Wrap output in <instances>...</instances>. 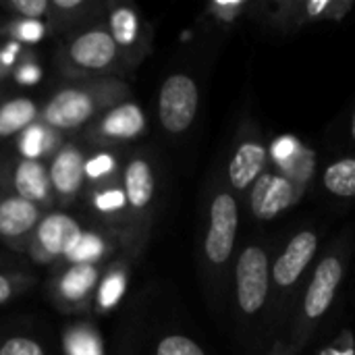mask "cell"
<instances>
[{
    "label": "cell",
    "instance_id": "obj_2",
    "mask_svg": "<svg viewBox=\"0 0 355 355\" xmlns=\"http://www.w3.org/2000/svg\"><path fill=\"white\" fill-rule=\"evenodd\" d=\"M239 235V198L229 189L227 183L216 181L210 187L202 231V268L208 287L218 295L227 272L237 256Z\"/></svg>",
    "mask_w": 355,
    "mask_h": 355
},
{
    "label": "cell",
    "instance_id": "obj_31",
    "mask_svg": "<svg viewBox=\"0 0 355 355\" xmlns=\"http://www.w3.org/2000/svg\"><path fill=\"white\" fill-rule=\"evenodd\" d=\"M48 23L40 21V19H12L6 27V35H10V40L19 42L21 46L25 44H37L46 37L48 33Z\"/></svg>",
    "mask_w": 355,
    "mask_h": 355
},
{
    "label": "cell",
    "instance_id": "obj_10",
    "mask_svg": "<svg viewBox=\"0 0 355 355\" xmlns=\"http://www.w3.org/2000/svg\"><path fill=\"white\" fill-rule=\"evenodd\" d=\"M156 110H158V123L164 133L173 137L185 135L196 123L200 110L198 81L183 71L166 75L158 89Z\"/></svg>",
    "mask_w": 355,
    "mask_h": 355
},
{
    "label": "cell",
    "instance_id": "obj_21",
    "mask_svg": "<svg viewBox=\"0 0 355 355\" xmlns=\"http://www.w3.org/2000/svg\"><path fill=\"white\" fill-rule=\"evenodd\" d=\"M129 264H131V256L114 258L108 264H104L92 300V310L96 316H108L121 306L129 287V270H131Z\"/></svg>",
    "mask_w": 355,
    "mask_h": 355
},
{
    "label": "cell",
    "instance_id": "obj_18",
    "mask_svg": "<svg viewBox=\"0 0 355 355\" xmlns=\"http://www.w3.org/2000/svg\"><path fill=\"white\" fill-rule=\"evenodd\" d=\"M44 214L46 212L35 204L10 191L4 193L0 198V239L17 248L19 252H25Z\"/></svg>",
    "mask_w": 355,
    "mask_h": 355
},
{
    "label": "cell",
    "instance_id": "obj_22",
    "mask_svg": "<svg viewBox=\"0 0 355 355\" xmlns=\"http://www.w3.org/2000/svg\"><path fill=\"white\" fill-rule=\"evenodd\" d=\"M119 243H121V239L110 229H106L102 225L94 227V229H83V233L73 243V248L69 250V254L64 256V260L60 264L62 266H71V264L104 266L110 262L108 258L116 252Z\"/></svg>",
    "mask_w": 355,
    "mask_h": 355
},
{
    "label": "cell",
    "instance_id": "obj_14",
    "mask_svg": "<svg viewBox=\"0 0 355 355\" xmlns=\"http://www.w3.org/2000/svg\"><path fill=\"white\" fill-rule=\"evenodd\" d=\"M306 196L302 187L291 183L277 171H266L248 191V208L256 220H275Z\"/></svg>",
    "mask_w": 355,
    "mask_h": 355
},
{
    "label": "cell",
    "instance_id": "obj_19",
    "mask_svg": "<svg viewBox=\"0 0 355 355\" xmlns=\"http://www.w3.org/2000/svg\"><path fill=\"white\" fill-rule=\"evenodd\" d=\"M6 179H8L10 193L35 204L44 212H48L54 206V196H52L46 162L17 158L12 160Z\"/></svg>",
    "mask_w": 355,
    "mask_h": 355
},
{
    "label": "cell",
    "instance_id": "obj_29",
    "mask_svg": "<svg viewBox=\"0 0 355 355\" xmlns=\"http://www.w3.org/2000/svg\"><path fill=\"white\" fill-rule=\"evenodd\" d=\"M256 6L258 2H252V0H214V2H208L206 17L220 27H231L239 23L241 19L254 15Z\"/></svg>",
    "mask_w": 355,
    "mask_h": 355
},
{
    "label": "cell",
    "instance_id": "obj_17",
    "mask_svg": "<svg viewBox=\"0 0 355 355\" xmlns=\"http://www.w3.org/2000/svg\"><path fill=\"white\" fill-rule=\"evenodd\" d=\"M54 204L71 206L85 189V150L75 141H64L48 164Z\"/></svg>",
    "mask_w": 355,
    "mask_h": 355
},
{
    "label": "cell",
    "instance_id": "obj_30",
    "mask_svg": "<svg viewBox=\"0 0 355 355\" xmlns=\"http://www.w3.org/2000/svg\"><path fill=\"white\" fill-rule=\"evenodd\" d=\"M35 283V275L25 268L0 266V306L25 293Z\"/></svg>",
    "mask_w": 355,
    "mask_h": 355
},
{
    "label": "cell",
    "instance_id": "obj_38",
    "mask_svg": "<svg viewBox=\"0 0 355 355\" xmlns=\"http://www.w3.org/2000/svg\"><path fill=\"white\" fill-rule=\"evenodd\" d=\"M266 355H302V349L289 339H279Z\"/></svg>",
    "mask_w": 355,
    "mask_h": 355
},
{
    "label": "cell",
    "instance_id": "obj_11",
    "mask_svg": "<svg viewBox=\"0 0 355 355\" xmlns=\"http://www.w3.org/2000/svg\"><path fill=\"white\" fill-rule=\"evenodd\" d=\"M106 8V29L131 71L152 52V27L144 21L135 4L110 2Z\"/></svg>",
    "mask_w": 355,
    "mask_h": 355
},
{
    "label": "cell",
    "instance_id": "obj_37",
    "mask_svg": "<svg viewBox=\"0 0 355 355\" xmlns=\"http://www.w3.org/2000/svg\"><path fill=\"white\" fill-rule=\"evenodd\" d=\"M23 54V46L15 40H8L2 48H0V73L8 71L12 67L19 64V56Z\"/></svg>",
    "mask_w": 355,
    "mask_h": 355
},
{
    "label": "cell",
    "instance_id": "obj_9",
    "mask_svg": "<svg viewBox=\"0 0 355 355\" xmlns=\"http://www.w3.org/2000/svg\"><path fill=\"white\" fill-rule=\"evenodd\" d=\"M318 231L312 227L300 229L279 252V256L272 260L270 266V279H272V304L285 306L293 291L300 287L302 279L310 270L316 254H318Z\"/></svg>",
    "mask_w": 355,
    "mask_h": 355
},
{
    "label": "cell",
    "instance_id": "obj_13",
    "mask_svg": "<svg viewBox=\"0 0 355 355\" xmlns=\"http://www.w3.org/2000/svg\"><path fill=\"white\" fill-rule=\"evenodd\" d=\"M83 229L85 227L67 212H46L37 223L25 252H29L37 264H60Z\"/></svg>",
    "mask_w": 355,
    "mask_h": 355
},
{
    "label": "cell",
    "instance_id": "obj_35",
    "mask_svg": "<svg viewBox=\"0 0 355 355\" xmlns=\"http://www.w3.org/2000/svg\"><path fill=\"white\" fill-rule=\"evenodd\" d=\"M12 79L19 85H35L42 79V67L40 62H35L33 58L27 60H19V64L12 69Z\"/></svg>",
    "mask_w": 355,
    "mask_h": 355
},
{
    "label": "cell",
    "instance_id": "obj_16",
    "mask_svg": "<svg viewBox=\"0 0 355 355\" xmlns=\"http://www.w3.org/2000/svg\"><path fill=\"white\" fill-rule=\"evenodd\" d=\"M268 160L275 164L277 173L287 177L304 191H308L316 177L318 160L314 148L293 133H281L268 144Z\"/></svg>",
    "mask_w": 355,
    "mask_h": 355
},
{
    "label": "cell",
    "instance_id": "obj_8",
    "mask_svg": "<svg viewBox=\"0 0 355 355\" xmlns=\"http://www.w3.org/2000/svg\"><path fill=\"white\" fill-rule=\"evenodd\" d=\"M268 162V144L262 129L256 125L254 119H245L237 129L227 160L225 183L239 198L241 193L250 191V187L260 179L262 173H266Z\"/></svg>",
    "mask_w": 355,
    "mask_h": 355
},
{
    "label": "cell",
    "instance_id": "obj_28",
    "mask_svg": "<svg viewBox=\"0 0 355 355\" xmlns=\"http://www.w3.org/2000/svg\"><path fill=\"white\" fill-rule=\"evenodd\" d=\"M322 187L341 200L355 198V156H343L331 162L322 173Z\"/></svg>",
    "mask_w": 355,
    "mask_h": 355
},
{
    "label": "cell",
    "instance_id": "obj_34",
    "mask_svg": "<svg viewBox=\"0 0 355 355\" xmlns=\"http://www.w3.org/2000/svg\"><path fill=\"white\" fill-rule=\"evenodd\" d=\"M0 355H46V349L29 335H6L0 337Z\"/></svg>",
    "mask_w": 355,
    "mask_h": 355
},
{
    "label": "cell",
    "instance_id": "obj_26",
    "mask_svg": "<svg viewBox=\"0 0 355 355\" xmlns=\"http://www.w3.org/2000/svg\"><path fill=\"white\" fill-rule=\"evenodd\" d=\"M123 162L116 150L94 148L85 152V187H98L121 181Z\"/></svg>",
    "mask_w": 355,
    "mask_h": 355
},
{
    "label": "cell",
    "instance_id": "obj_1",
    "mask_svg": "<svg viewBox=\"0 0 355 355\" xmlns=\"http://www.w3.org/2000/svg\"><path fill=\"white\" fill-rule=\"evenodd\" d=\"M125 100H131V87L121 77L75 79L48 98L40 110V121L58 133L77 131Z\"/></svg>",
    "mask_w": 355,
    "mask_h": 355
},
{
    "label": "cell",
    "instance_id": "obj_36",
    "mask_svg": "<svg viewBox=\"0 0 355 355\" xmlns=\"http://www.w3.org/2000/svg\"><path fill=\"white\" fill-rule=\"evenodd\" d=\"M316 355H355V335L345 329Z\"/></svg>",
    "mask_w": 355,
    "mask_h": 355
},
{
    "label": "cell",
    "instance_id": "obj_5",
    "mask_svg": "<svg viewBox=\"0 0 355 355\" xmlns=\"http://www.w3.org/2000/svg\"><path fill=\"white\" fill-rule=\"evenodd\" d=\"M121 185L129 208V237L125 243L127 256H135L148 243L156 202H158V175L150 154L133 152L123 162Z\"/></svg>",
    "mask_w": 355,
    "mask_h": 355
},
{
    "label": "cell",
    "instance_id": "obj_20",
    "mask_svg": "<svg viewBox=\"0 0 355 355\" xmlns=\"http://www.w3.org/2000/svg\"><path fill=\"white\" fill-rule=\"evenodd\" d=\"M85 191L87 206L92 208L96 218L102 223V227L110 229L121 239V245L125 250L129 237V208L121 181L98 187H85Z\"/></svg>",
    "mask_w": 355,
    "mask_h": 355
},
{
    "label": "cell",
    "instance_id": "obj_4",
    "mask_svg": "<svg viewBox=\"0 0 355 355\" xmlns=\"http://www.w3.org/2000/svg\"><path fill=\"white\" fill-rule=\"evenodd\" d=\"M56 60L60 73L71 81L121 77L129 71L106 25L102 23H94L75 33H69L58 46Z\"/></svg>",
    "mask_w": 355,
    "mask_h": 355
},
{
    "label": "cell",
    "instance_id": "obj_3",
    "mask_svg": "<svg viewBox=\"0 0 355 355\" xmlns=\"http://www.w3.org/2000/svg\"><path fill=\"white\" fill-rule=\"evenodd\" d=\"M347 266H349V245L345 239L335 241V245L314 266V272L302 295L289 337V341H293L302 352L312 339V335L316 333V329L320 327V322L331 312L337 293L343 285Z\"/></svg>",
    "mask_w": 355,
    "mask_h": 355
},
{
    "label": "cell",
    "instance_id": "obj_6",
    "mask_svg": "<svg viewBox=\"0 0 355 355\" xmlns=\"http://www.w3.org/2000/svg\"><path fill=\"white\" fill-rule=\"evenodd\" d=\"M270 252L262 241H252L233 262V300L237 318L243 324H256L272 302Z\"/></svg>",
    "mask_w": 355,
    "mask_h": 355
},
{
    "label": "cell",
    "instance_id": "obj_39",
    "mask_svg": "<svg viewBox=\"0 0 355 355\" xmlns=\"http://www.w3.org/2000/svg\"><path fill=\"white\" fill-rule=\"evenodd\" d=\"M349 137L355 141V110L354 114H352V119H349Z\"/></svg>",
    "mask_w": 355,
    "mask_h": 355
},
{
    "label": "cell",
    "instance_id": "obj_24",
    "mask_svg": "<svg viewBox=\"0 0 355 355\" xmlns=\"http://www.w3.org/2000/svg\"><path fill=\"white\" fill-rule=\"evenodd\" d=\"M62 144H64L62 133H58L56 129L48 127L40 119L35 123H31L25 131H21L17 135V139H15L17 158L42 160V162L46 158H52Z\"/></svg>",
    "mask_w": 355,
    "mask_h": 355
},
{
    "label": "cell",
    "instance_id": "obj_25",
    "mask_svg": "<svg viewBox=\"0 0 355 355\" xmlns=\"http://www.w3.org/2000/svg\"><path fill=\"white\" fill-rule=\"evenodd\" d=\"M37 119H40V108L31 98L12 96L0 100V141L17 137Z\"/></svg>",
    "mask_w": 355,
    "mask_h": 355
},
{
    "label": "cell",
    "instance_id": "obj_27",
    "mask_svg": "<svg viewBox=\"0 0 355 355\" xmlns=\"http://www.w3.org/2000/svg\"><path fill=\"white\" fill-rule=\"evenodd\" d=\"M64 355H104V341L92 322H73L62 331Z\"/></svg>",
    "mask_w": 355,
    "mask_h": 355
},
{
    "label": "cell",
    "instance_id": "obj_12",
    "mask_svg": "<svg viewBox=\"0 0 355 355\" xmlns=\"http://www.w3.org/2000/svg\"><path fill=\"white\" fill-rule=\"evenodd\" d=\"M146 129H148V116L144 108L133 100H125L102 112L94 123H89L83 129V133L94 148L116 150V146L141 137Z\"/></svg>",
    "mask_w": 355,
    "mask_h": 355
},
{
    "label": "cell",
    "instance_id": "obj_15",
    "mask_svg": "<svg viewBox=\"0 0 355 355\" xmlns=\"http://www.w3.org/2000/svg\"><path fill=\"white\" fill-rule=\"evenodd\" d=\"M104 266L71 264L62 266L50 283V297L62 312H83L92 308V300Z\"/></svg>",
    "mask_w": 355,
    "mask_h": 355
},
{
    "label": "cell",
    "instance_id": "obj_33",
    "mask_svg": "<svg viewBox=\"0 0 355 355\" xmlns=\"http://www.w3.org/2000/svg\"><path fill=\"white\" fill-rule=\"evenodd\" d=\"M2 8L15 19H40L46 21L50 0H2Z\"/></svg>",
    "mask_w": 355,
    "mask_h": 355
},
{
    "label": "cell",
    "instance_id": "obj_23",
    "mask_svg": "<svg viewBox=\"0 0 355 355\" xmlns=\"http://www.w3.org/2000/svg\"><path fill=\"white\" fill-rule=\"evenodd\" d=\"M102 10L104 4L96 0H50L46 23L50 31L69 35L83 27L94 25Z\"/></svg>",
    "mask_w": 355,
    "mask_h": 355
},
{
    "label": "cell",
    "instance_id": "obj_7",
    "mask_svg": "<svg viewBox=\"0 0 355 355\" xmlns=\"http://www.w3.org/2000/svg\"><path fill=\"white\" fill-rule=\"evenodd\" d=\"M354 8V0H275L260 2L256 15L277 33L293 35L316 23H339Z\"/></svg>",
    "mask_w": 355,
    "mask_h": 355
},
{
    "label": "cell",
    "instance_id": "obj_32",
    "mask_svg": "<svg viewBox=\"0 0 355 355\" xmlns=\"http://www.w3.org/2000/svg\"><path fill=\"white\" fill-rule=\"evenodd\" d=\"M152 355H206V352L191 337L181 333H171L156 341Z\"/></svg>",
    "mask_w": 355,
    "mask_h": 355
}]
</instances>
